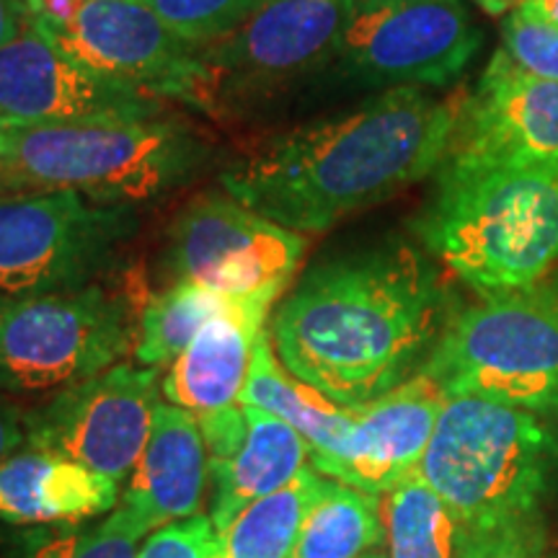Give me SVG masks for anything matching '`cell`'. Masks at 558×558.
Wrapping results in <instances>:
<instances>
[{"label":"cell","instance_id":"24","mask_svg":"<svg viewBox=\"0 0 558 558\" xmlns=\"http://www.w3.org/2000/svg\"><path fill=\"white\" fill-rule=\"evenodd\" d=\"M380 509L386 558L463 556V527L418 473L383 494Z\"/></svg>","mask_w":558,"mask_h":558},{"label":"cell","instance_id":"7","mask_svg":"<svg viewBox=\"0 0 558 558\" xmlns=\"http://www.w3.org/2000/svg\"><path fill=\"white\" fill-rule=\"evenodd\" d=\"M137 298L96 282L41 295H0V393H58L135 352Z\"/></svg>","mask_w":558,"mask_h":558},{"label":"cell","instance_id":"36","mask_svg":"<svg viewBox=\"0 0 558 558\" xmlns=\"http://www.w3.org/2000/svg\"><path fill=\"white\" fill-rule=\"evenodd\" d=\"M9 124H11L9 117L0 114V148H3V140H5V132H9Z\"/></svg>","mask_w":558,"mask_h":558},{"label":"cell","instance_id":"19","mask_svg":"<svg viewBox=\"0 0 558 558\" xmlns=\"http://www.w3.org/2000/svg\"><path fill=\"white\" fill-rule=\"evenodd\" d=\"M120 497L117 481L54 452L24 445L0 460V522L50 525L101 518Z\"/></svg>","mask_w":558,"mask_h":558},{"label":"cell","instance_id":"9","mask_svg":"<svg viewBox=\"0 0 558 558\" xmlns=\"http://www.w3.org/2000/svg\"><path fill=\"white\" fill-rule=\"evenodd\" d=\"M354 0H264L235 32L199 47L194 107L220 114L279 94L337 58Z\"/></svg>","mask_w":558,"mask_h":558},{"label":"cell","instance_id":"11","mask_svg":"<svg viewBox=\"0 0 558 558\" xmlns=\"http://www.w3.org/2000/svg\"><path fill=\"white\" fill-rule=\"evenodd\" d=\"M308 239L277 226L222 192L194 197L173 218L160 275L166 284L199 282L222 295L288 290Z\"/></svg>","mask_w":558,"mask_h":558},{"label":"cell","instance_id":"18","mask_svg":"<svg viewBox=\"0 0 558 558\" xmlns=\"http://www.w3.org/2000/svg\"><path fill=\"white\" fill-rule=\"evenodd\" d=\"M207 481L209 452L199 418L160 401L153 411L148 442L120 501L153 533L169 522L199 514Z\"/></svg>","mask_w":558,"mask_h":558},{"label":"cell","instance_id":"33","mask_svg":"<svg viewBox=\"0 0 558 558\" xmlns=\"http://www.w3.org/2000/svg\"><path fill=\"white\" fill-rule=\"evenodd\" d=\"M518 11L525 13L530 19H538L546 21V24L558 26V0H522Z\"/></svg>","mask_w":558,"mask_h":558},{"label":"cell","instance_id":"35","mask_svg":"<svg viewBox=\"0 0 558 558\" xmlns=\"http://www.w3.org/2000/svg\"><path fill=\"white\" fill-rule=\"evenodd\" d=\"M399 3V0H354L357 11H367V9H380V5H390Z\"/></svg>","mask_w":558,"mask_h":558},{"label":"cell","instance_id":"3","mask_svg":"<svg viewBox=\"0 0 558 558\" xmlns=\"http://www.w3.org/2000/svg\"><path fill=\"white\" fill-rule=\"evenodd\" d=\"M416 233L478 298L525 290L558 264V166H439Z\"/></svg>","mask_w":558,"mask_h":558},{"label":"cell","instance_id":"34","mask_svg":"<svg viewBox=\"0 0 558 558\" xmlns=\"http://www.w3.org/2000/svg\"><path fill=\"white\" fill-rule=\"evenodd\" d=\"M473 3L484 13H488V16H507V13L518 9L522 0H473Z\"/></svg>","mask_w":558,"mask_h":558},{"label":"cell","instance_id":"14","mask_svg":"<svg viewBox=\"0 0 558 558\" xmlns=\"http://www.w3.org/2000/svg\"><path fill=\"white\" fill-rule=\"evenodd\" d=\"M83 65L29 26L0 47V114L19 124L150 120L160 104Z\"/></svg>","mask_w":558,"mask_h":558},{"label":"cell","instance_id":"38","mask_svg":"<svg viewBox=\"0 0 558 558\" xmlns=\"http://www.w3.org/2000/svg\"><path fill=\"white\" fill-rule=\"evenodd\" d=\"M362 558H386V556L378 554V550H373V554H367V556H362Z\"/></svg>","mask_w":558,"mask_h":558},{"label":"cell","instance_id":"29","mask_svg":"<svg viewBox=\"0 0 558 558\" xmlns=\"http://www.w3.org/2000/svg\"><path fill=\"white\" fill-rule=\"evenodd\" d=\"M137 558H222L220 533L209 514H192L153 530Z\"/></svg>","mask_w":558,"mask_h":558},{"label":"cell","instance_id":"1","mask_svg":"<svg viewBox=\"0 0 558 558\" xmlns=\"http://www.w3.org/2000/svg\"><path fill=\"white\" fill-rule=\"evenodd\" d=\"M422 251L383 243L313 264L269 316L279 362L339 407H362L427 367L452 320Z\"/></svg>","mask_w":558,"mask_h":558},{"label":"cell","instance_id":"28","mask_svg":"<svg viewBox=\"0 0 558 558\" xmlns=\"http://www.w3.org/2000/svg\"><path fill=\"white\" fill-rule=\"evenodd\" d=\"M499 52L535 78L558 81V26L530 19L514 9L501 21Z\"/></svg>","mask_w":558,"mask_h":558},{"label":"cell","instance_id":"15","mask_svg":"<svg viewBox=\"0 0 558 558\" xmlns=\"http://www.w3.org/2000/svg\"><path fill=\"white\" fill-rule=\"evenodd\" d=\"M442 166H558V81L522 73L497 50L465 96Z\"/></svg>","mask_w":558,"mask_h":558},{"label":"cell","instance_id":"27","mask_svg":"<svg viewBox=\"0 0 558 558\" xmlns=\"http://www.w3.org/2000/svg\"><path fill=\"white\" fill-rule=\"evenodd\" d=\"M148 535L150 530L145 522L120 501L94 527L83 530L73 541L50 548L39 558H137L140 543Z\"/></svg>","mask_w":558,"mask_h":558},{"label":"cell","instance_id":"22","mask_svg":"<svg viewBox=\"0 0 558 558\" xmlns=\"http://www.w3.org/2000/svg\"><path fill=\"white\" fill-rule=\"evenodd\" d=\"M383 541L380 497L324 476L290 558H362Z\"/></svg>","mask_w":558,"mask_h":558},{"label":"cell","instance_id":"10","mask_svg":"<svg viewBox=\"0 0 558 558\" xmlns=\"http://www.w3.org/2000/svg\"><path fill=\"white\" fill-rule=\"evenodd\" d=\"M32 24L104 78L153 99L197 104L199 47L173 34L143 0H52L32 13Z\"/></svg>","mask_w":558,"mask_h":558},{"label":"cell","instance_id":"31","mask_svg":"<svg viewBox=\"0 0 558 558\" xmlns=\"http://www.w3.org/2000/svg\"><path fill=\"white\" fill-rule=\"evenodd\" d=\"M26 445V411L0 393V460Z\"/></svg>","mask_w":558,"mask_h":558},{"label":"cell","instance_id":"21","mask_svg":"<svg viewBox=\"0 0 558 558\" xmlns=\"http://www.w3.org/2000/svg\"><path fill=\"white\" fill-rule=\"evenodd\" d=\"M241 403L269 411L288 422L311 445V465L333 478L347 460L354 429V407H339L308 383L298 380L279 362L269 326L259 333Z\"/></svg>","mask_w":558,"mask_h":558},{"label":"cell","instance_id":"8","mask_svg":"<svg viewBox=\"0 0 558 558\" xmlns=\"http://www.w3.org/2000/svg\"><path fill=\"white\" fill-rule=\"evenodd\" d=\"M137 230L130 205L78 192L0 194V295H41L96 282Z\"/></svg>","mask_w":558,"mask_h":558},{"label":"cell","instance_id":"6","mask_svg":"<svg viewBox=\"0 0 558 558\" xmlns=\"http://www.w3.org/2000/svg\"><path fill=\"white\" fill-rule=\"evenodd\" d=\"M448 396L546 414L558 409V279L458 311L427 367Z\"/></svg>","mask_w":558,"mask_h":558},{"label":"cell","instance_id":"25","mask_svg":"<svg viewBox=\"0 0 558 558\" xmlns=\"http://www.w3.org/2000/svg\"><path fill=\"white\" fill-rule=\"evenodd\" d=\"M228 298L199 282L166 284L140 308L135 360L143 367L171 365L186 352L202 326L226 308Z\"/></svg>","mask_w":558,"mask_h":558},{"label":"cell","instance_id":"4","mask_svg":"<svg viewBox=\"0 0 558 558\" xmlns=\"http://www.w3.org/2000/svg\"><path fill=\"white\" fill-rule=\"evenodd\" d=\"M207 143L186 124L104 120L11 122L0 148V194L78 192L101 205H137L205 169Z\"/></svg>","mask_w":558,"mask_h":558},{"label":"cell","instance_id":"13","mask_svg":"<svg viewBox=\"0 0 558 558\" xmlns=\"http://www.w3.org/2000/svg\"><path fill=\"white\" fill-rule=\"evenodd\" d=\"M481 47L463 0H399L357 11L337 60L349 75L388 88H439L460 78Z\"/></svg>","mask_w":558,"mask_h":558},{"label":"cell","instance_id":"17","mask_svg":"<svg viewBox=\"0 0 558 558\" xmlns=\"http://www.w3.org/2000/svg\"><path fill=\"white\" fill-rule=\"evenodd\" d=\"M445 399L437 380L418 373L380 399L354 407L349 452L333 481L383 497L416 476Z\"/></svg>","mask_w":558,"mask_h":558},{"label":"cell","instance_id":"2","mask_svg":"<svg viewBox=\"0 0 558 558\" xmlns=\"http://www.w3.org/2000/svg\"><path fill=\"white\" fill-rule=\"evenodd\" d=\"M463 104L460 94L388 88L333 120L267 137L222 173V190L277 226L324 233L435 173Z\"/></svg>","mask_w":558,"mask_h":558},{"label":"cell","instance_id":"20","mask_svg":"<svg viewBox=\"0 0 558 558\" xmlns=\"http://www.w3.org/2000/svg\"><path fill=\"white\" fill-rule=\"evenodd\" d=\"M246 437L226 460L209 463V520L222 533L243 509L279 492L311 465V445L288 422L243 403Z\"/></svg>","mask_w":558,"mask_h":558},{"label":"cell","instance_id":"37","mask_svg":"<svg viewBox=\"0 0 558 558\" xmlns=\"http://www.w3.org/2000/svg\"><path fill=\"white\" fill-rule=\"evenodd\" d=\"M45 3H52V0H26V5H29L32 13L37 11L39 5H45ZM73 3H83V0H73Z\"/></svg>","mask_w":558,"mask_h":558},{"label":"cell","instance_id":"12","mask_svg":"<svg viewBox=\"0 0 558 558\" xmlns=\"http://www.w3.org/2000/svg\"><path fill=\"white\" fill-rule=\"evenodd\" d=\"M158 367L117 362L26 411V445L130 481L160 403Z\"/></svg>","mask_w":558,"mask_h":558},{"label":"cell","instance_id":"23","mask_svg":"<svg viewBox=\"0 0 558 558\" xmlns=\"http://www.w3.org/2000/svg\"><path fill=\"white\" fill-rule=\"evenodd\" d=\"M324 476L308 465L288 486L243 509L220 533L222 558H290Z\"/></svg>","mask_w":558,"mask_h":558},{"label":"cell","instance_id":"32","mask_svg":"<svg viewBox=\"0 0 558 558\" xmlns=\"http://www.w3.org/2000/svg\"><path fill=\"white\" fill-rule=\"evenodd\" d=\"M32 26V11L26 0H0V47L11 45Z\"/></svg>","mask_w":558,"mask_h":558},{"label":"cell","instance_id":"26","mask_svg":"<svg viewBox=\"0 0 558 558\" xmlns=\"http://www.w3.org/2000/svg\"><path fill=\"white\" fill-rule=\"evenodd\" d=\"M173 34L190 45L207 47L228 37L264 0H143Z\"/></svg>","mask_w":558,"mask_h":558},{"label":"cell","instance_id":"30","mask_svg":"<svg viewBox=\"0 0 558 558\" xmlns=\"http://www.w3.org/2000/svg\"><path fill=\"white\" fill-rule=\"evenodd\" d=\"M543 530L541 522H520L484 533H463L460 558H541Z\"/></svg>","mask_w":558,"mask_h":558},{"label":"cell","instance_id":"5","mask_svg":"<svg viewBox=\"0 0 558 558\" xmlns=\"http://www.w3.org/2000/svg\"><path fill=\"white\" fill-rule=\"evenodd\" d=\"M556 442L538 414L481 399L448 396L418 463L463 533L541 522Z\"/></svg>","mask_w":558,"mask_h":558},{"label":"cell","instance_id":"16","mask_svg":"<svg viewBox=\"0 0 558 558\" xmlns=\"http://www.w3.org/2000/svg\"><path fill=\"white\" fill-rule=\"evenodd\" d=\"M288 290H262L228 298L226 308L202 326L186 352L171 362L160 390L173 407L197 418L241 407L259 333L269 326L277 300Z\"/></svg>","mask_w":558,"mask_h":558}]
</instances>
